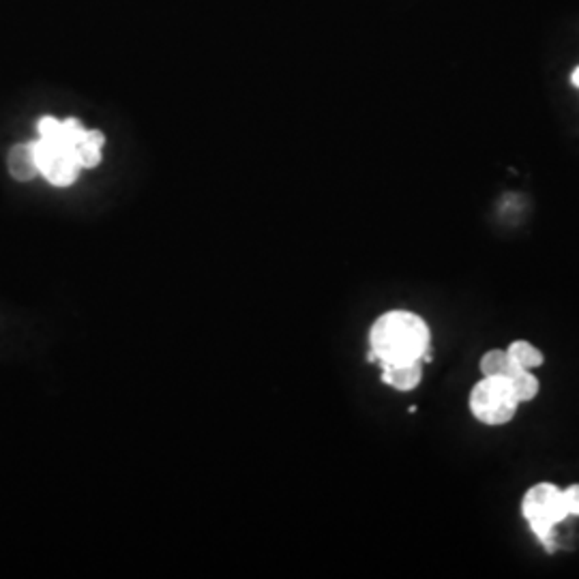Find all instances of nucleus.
Instances as JSON below:
<instances>
[{"mask_svg": "<svg viewBox=\"0 0 579 579\" xmlns=\"http://www.w3.org/2000/svg\"><path fill=\"white\" fill-rule=\"evenodd\" d=\"M369 361L380 365H397L421 361L432 348V335H429L427 322L412 311H389L373 322L369 332Z\"/></svg>", "mask_w": 579, "mask_h": 579, "instance_id": "1", "label": "nucleus"}, {"mask_svg": "<svg viewBox=\"0 0 579 579\" xmlns=\"http://www.w3.org/2000/svg\"><path fill=\"white\" fill-rule=\"evenodd\" d=\"M39 139H35V157L39 174L54 187H69L78 179V142L84 138L86 129L75 118L58 121L54 116H43L37 122Z\"/></svg>", "mask_w": 579, "mask_h": 579, "instance_id": "2", "label": "nucleus"}, {"mask_svg": "<svg viewBox=\"0 0 579 579\" xmlns=\"http://www.w3.org/2000/svg\"><path fill=\"white\" fill-rule=\"evenodd\" d=\"M522 513L541 545L551 554L556 550V525L568 517L562 490L554 482H536L525 491Z\"/></svg>", "mask_w": 579, "mask_h": 579, "instance_id": "3", "label": "nucleus"}, {"mask_svg": "<svg viewBox=\"0 0 579 579\" xmlns=\"http://www.w3.org/2000/svg\"><path fill=\"white\" fill-rule=\"evenodd\" d=\"M470 412L482 425H507L513 421L519 401L515 399L508 378L504 375H482L470 393Z\"/></svg>", "mask_w": 579, "mask_h": 579, "instance_id": "4", "label": "nucleus"}, {"mask_svg": "<svg viewBox=\"0 0 579 579\" xmlns=\"http://www.w3.org/2000/svg\"><path fill=\"white\" fill-rule=\"evenodd\" d=\"M7 168H9V174L20 182L35 179V176L39 174V165H37V157H35V144L32 142L15 144L7 155Z\"/></svg>", "mask_w": 579, "mask_h": 579, "instance_id": "5", "label": "nucleus"}, {"mask_svg": "<svg viewBox=\"0 0 579 579\" xmlns=\"http://www.w3.org/2000/svg\"><path fill=\"white\" fill-rule=\"evenodd\" d=\"M423 378V363H397V365H382V380L384 384L393 386L395 390H415L421 384Z\"/></svg>", "mask_w": 579, "mask_h": 579, "instance_id": "6", "label": "nucleus"}, {"mask_svg": "<svg viewBox=\"0 0 579 579\" xmlns=\"http://www.w3.org/2000/svg\"><path fill=\"white\" fill-rule=\"evenodd\" d=\"M105 136L96 129H86L84 138L78 142V161L84 168H96L101 164V150H104Z\"/></svg>", "mask_w": 579, "mask_h": 579, "instance_id": "7", "label": "nucleus"}, {"mask_svg": "<svg viewBox=\"0 0 579 579\" xmlns=\"http://www.w3.org/2000/svg\"><path fill=\"white\" fill-rule=\"evenodd\" d=\"M507 352L508 357H511V361L517 365L519 369H530V372L536 367H541L545 361L543 352H541L536 346H533L530 341H524V340L513 341L511 346L507 348Z\"/></svg>", "mask_w": 579, "mask_h": 579, "instance_id": "8", "label": "nucleus"}, {"mask_svg": "<svg viewBox=\"0 0 579 579\" xmlns=\"http://www.w3.org/2000/svg\"><path fill=\"white\" fill-rule=\"evenodd\" d=\"M508 384H511L515 399L519 404H525V401H533L536 395H539V378L530 372V369H515V372L508 375Z\"/></svg>", "mask_w": 579, "mask_h": 579, "instance_id": "9", "label": "nucleus"}, {"mask_svg": "<svg viewBox=\"0 0 579 579\" xmlns=\"http://www.w3.org/2000/svg\"><path fill=\"white\" fill-rule=\"evenodd\" d=\"M481 373L482 375H504L508 378L515 369H519L517 365L511 361L507 350H490L481 357Z\"/></svg>", "mask_w": 579, "mask_h": 579, "instance_id": "10", "label": "nucleus"}, {"mask_svg": "<svg viewBox=\"0 0 579 579\" xmlns=\"http://www.w3.org/2000/svg\"><path fill=\"white\" fill-rule=\"evenodd\" d=\"M562 496H565V507H566L568 517H571V515H577L579 517V482L566 487V490L562 491Z\"/></svg>", "mask_w": 579, "mask_h": 579, "instance_id": "11", "label": "nucleus"}, {"mask_svg": "<svg viewBox=\"0 0 579 579\" xmlns=\"http://www.w3.org/2000/svg\"><path fill=\"white\" fill-rule=\"evenodd\" d=\"M571 80H573V84H575V86H577V88H579V67L575 69V71H573Z\"/></svg>", "mask_w": 579, "mask_h": 579, "instance_id": "12", "label": "nucleus"}]
</instances>
